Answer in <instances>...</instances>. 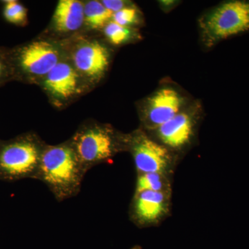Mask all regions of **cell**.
Returning a JSON list of instances; mask_svg holds the SVG:
<instances>
[{
  "instance_id": "cell-11",
  "label": "cell",
  "mask_w": 249,
  "mask_h": 249,
  "mask_svg": "<svg viewBox=\"0 0 249 249\" xmlns=\"http://www.w3.org/2000/svg\"><path fill=\"white\" fill-rule=\"evenodd\" d=\"M194 128V119L186 111H180L173 119L157 128V134L165 145L179 148L191 140Z\"/></svg>"
},
{
  "instance_id": "cell-4",
  "label": "cell",
  "mask_w": 249,
  "mask_h": 249,
  "mask_svg": "<svg viewBox=\"0 0 249 249\" xmlns=\"http://www.w3.org/2000/svg\"><path fill=\"white\" fill-rule=\"evenodd\" d=\"M45 145L33 136L5 145L0 151V172L9 178H37Z\"/></svg>"
},
{
  "instance_id": "cell-8",
  "label": "cell",
  "mask_w": 249,
  "mask_h": 249,
  "mask_svg": "<svg viewBox=\"0 0 249 249\" xmlns=\"http://www.w3.org/2000/svg\"><path fill=\"white\" fill-rule=\"evenodd\" d=\"M42 81L49 97L60 105L77 97L86 83L68 59L59 62Z\"/></svg>"
},
{
  "instance_id": "cell-15",
  "label": "cell",
  "mask_w": 249,
  "mask_h": 249,
  "mask_svg": "<svg viewBox=\"0 0 249 249\" xmlns=\"http://www.w3.org/2000/svg\"><path fill=\"white\" fill-rule=\"evenodd\" d=\"M103 32L107 40L114 45H121L129 42L135 36L132 28L123 27L113 21H110L103 28Z\"/></svg>"
},
{
  "instance_id": "cell-2",
  "label": "cell",
  "mask_w": 249,
  "mask_h": 249,
  "mask_svg": "<svg viewBox=\"0 0 249 249\" xmlns=\"http://www.w3.org/2000/svg\"><path fill=\"white\" fill-rule=\"evenodd\" d=\"M77 157L86 171L94 165L110 160L124 143L111 127L105 124H83L71 140Z\"/></svg>"
},
{
  "instance_id": "cell-16",
  "label": "cell",
  "mask_w": 249,
  "mask_h": 249,
  "mask_svg": "<svg viewBox=\"0 0 249 249\" xmlns=\"http://www.w3.org/2000/svg\"><path fill=\"white\" fill-rule=\"evenodd\" d=\"M5 3L4 16L8 22L20 24L27 20V11L22 4L13 0Z\"/></svg>"
},
{
  "instance_id": "cell-14",
  "label": "cell",
  "mask_w": 249,
  "mask_h": 249,
  "mask_svg": "<svg viewBox=\"0 0 249 249\" xmlns=\"http://www.w3.org/2000/svg\"><path fill=\"white\" fill-rule=\"evenodd\" d=\"M168 186L164 175L160 173L140 174L137 179L136 193L142 191L168 193Z\"/></svg>"
},
{
  "instance_id": "cell-19",
  "label": "cell",
  "mask_w": 249,
  "mask_h": 249,
  "mask_svg": "<svg viewBox=\"0 0 249 249\" xmlns=\"http://www.w3.org/2000/svg\"><path fill=\"white\" fill-rule=\"evenodd\" d=\"M3 71V65L1 63V60H0V76H1V73Z\"/></svg>"
},
{
  "instance_id": "cell-10",
  "label": "cell",
  "mask_w": 249,
  "mask_h": 249,
  "mask_svg": "<svg viewBox=\"0 0 249 249\" xmlns=\"http://www.w3.org/2000/svg\"><path fill=\"white\" fill-rule=\"evenodd\" d=\"M169 209V197L163 192L142 191L134 196L133 216L142 225L154 224L164 217Z\"/></svg>"
},
{
  "instance_id": "cell-13",
  "label": "cell",
  "mask_w": 249,
  "mask_h": 249,
  "mask_svg": "<svg viewBox=\"0 0 249 249\" xmlns=\"http://www.w3.org/2000/svg\"><path fill=\"white\" fill-rule=\"evenodd\" d=\"M113 14L106 9L101 1H88L84 4V24L93 30L103 29L111 21Z\"/></svg>"
},
{
  "instance_id": "cell-3",
  "label": "cell",
  "mask_w": 249,
  "mask_h": 249,
  "mask_svg": "<svg viewBox=\"0 0 249 249\" xmlns=\"http://www.w3.org/2000/svg\"><path fill=\"white\" fill-rule=\"evenodd\" d=\"M200 27L209 47L249 31V1L235 0L221 4L205 15Z\"/></svg>"
},
{
  "instance_id": "cell-5",
  "label": "cell",
  "mask_w": 249,
  "mask_h": 249,
  "mask_svg": "<svg viewBox=\"0 0 249 249\" xmlns=\"http://www.w3.org/2000/svg\"><path fill=\"white\" fill-rule=\"evenodd\" d=\"M68 53L69 60L86 83H98L107 71L109 50L96 39L80 37L73 41Z\"/></svg>"
},
{
  "instance_id": "cell-9",
  "label": "cell",
  "mask_w": 249,
  "mask_h": 249,
  "mask_svg": "<svg viewBox=\"0 0 249 249\" xmlns=\"http://www.w3.org/2000/svg\"><path fill=\"white\" fill-rule=\"evenodd\" d=\"M183 103L177 90L162 88L147 100L142 114L144 124L148 128H158L181 111Z\"/></svg>"
},
{
  "instance_id": "cell-12",
  "label": "cell",
  "mask_w": 249,
  "mask_h": 249,
  "mask_svg": "<svg viewBox=\"0 0 249 249\" xmlns=\"http://www.w3.org/2000/svg\"><path fill=\"white\" fill-rule=\"evenodd\" d=\"M53 27L60 34L76 32L85 23L84 4L78 0H60L54 12Z\"/></svg>"
},
{
  "instance_id": "cell-20",
  "label": "cell",
  "mask_w": 249,
  "mask_h": 249,
  "mask_svg": "<svg viewBox=\"0 0 249 249\" xmlns=\"http://www.w3.org/2000/svg\"><path fill=\"white\" fill-rule=\"evenodd\" d=\"M130 249H142V247H140V246H135V247H132V248H131Z\"/></svg>"
},
{
  "instance_id": "cell-18",
  "label": "cell",
  "mask_w": 249,
  "mask_h": 249,
  "mask_svg": "<svg viewBox=\"0 0 249 249\" xmlns=\"http://www.w3.org/2000/svg\"><path fill=\"white\" fill-rule=\"evenodd\" d=\"M101 2L106 6V9L110 11L113 14L127 7V5L129 4L127 1H122V0H103Z\"/></svg>"
},
{
  "instance_id": "cell-17",
  "label": "cell",
  "mask_w": 249,
  "mask_h": 249,
  "mask_svg": "<svg viewBox=\"0 0 249 249\" xmlns=\"http://www.w3.org/2000/svg\"><path fill=\"white\" fill-rule=\"evenodd\" d=\"M111 21L123 26L129 27L137 25L140 21L138 9L133 6H127L113 14Z\"/></svg>"
},
{
  "instance_id": "cell-6",
  "label": "cell",
  "mask_w": 249,
  "mask_h": 249,
  "mask_svg": "<svg viewBox=\"0 0 249 249\" xmlns=\"http://www.w3.org/2000/svg\"><path fill=\"white\" fill-rule=\"evenodd\" d=\"M124 144L133 156L137 171L140 174L160 173L164 175L171 164V156L168 149L136 132L124 137Z\"/></svg>"
},
{
  "instance_id": "cell-7",
  "label": "cell",
  "mask_w": 249,
  "mask_h": 249,
  "mask_svg": "<svg viewBox=\"0 0 249 249\" xmlns=\"http://www.w3.org/2000/svg\"><path fill=\"white\" fill-rule=\"evenodd\" d=\"M62 49L50 41H34L19 52V66L31 78L42 80L63 60Z\"/></svg>"
},
{
  "instance_id": "cell-1",
  "label": "cell",
  "mask_w": 249,
  "mask_h": 249,
  "mask_svg": "<svg viewBox=\"0 0 249 249\" xmlns=\"http://www.w3.org/2000/svg\"><path fill=\"white\" fill-rule=\"evenodd\" d=\"M86 173L70 141L45 145L37 179L45 183L57 200L62 201L78 194Z\"/></svg>"
}]
</instances>
